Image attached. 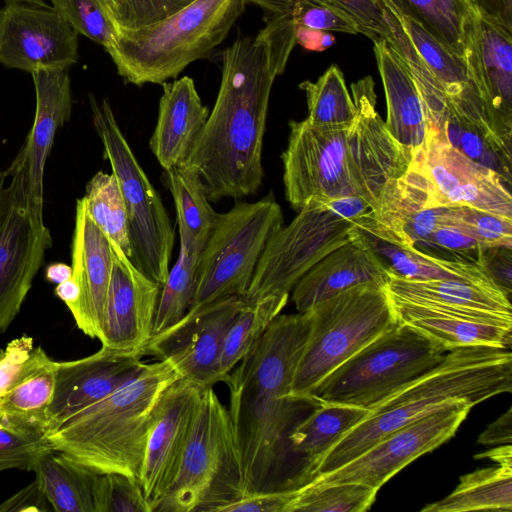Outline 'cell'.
Segmentation results:
<instances>
[{
	"mask_svg": "<svg viewBox=\"0 0 512 512\" xmlns=\"http://www.w3.org/2000/svg\"><path fill=\"white\" fill-rule=\"evenodd\" d=\"M298 488L250 493L221 508L220 512H290Z\"/></svg>",
	"mask_w": 512,
	"mask_h": 512,
	"instance_id": "obj_52",
	"label": "cell"
},
{
	"mask_svg": "<svg viewBox=\"0 0 512 512\" xmlns=\"http://www.w3.org/2000/svg\"><path fill=\"white\" fill-rule=\"evenodd\" d=\"M246 5L245 0H193L153 24L117 30L108 54L127 82L163 84L218 46Z\"/></svg>",
	"mask_w": 512,
	"mask_h": 512,
	"instance_id": "obj_5",
	"label": "cell"
},
{
	"mask_svg": "<svg viewBox=\"0 0 512 512\" xmlns=\"http://www.w3.org/2000/svg\"><path fill=\"white\" fill-rule=\"evenodd\" d=\"M245 303L239 296L220 300L153 336L144 350L170 361L181 378L203 387L219 382L218 367L225 334Z\"/></svg>",
	"mask_w": 512,
	"mask_h": 512,
	"instance_id": "obj_19",
	"label": "cell"
},
{
	"mask_svg": "<svg viewBox=\"0 0 512 512\" xmlns=\"http://www.w3.org/2000/svg\"><path fill=\"white\" fill-rule=\"evenodd\" d=\"M385 289L391 298L512 320L510 297L498 286L445 279L415 281L389 271Z\"/></svg>",
	"mask_w": 512,
	"mask_h": 512,
	"instance_id": "obj_30",
	"label": "cell"
},
{
	"mask_svg": "<svg viewBox=\"0 0 512 512\" xmlns=\"http://www.w3.org/2000/svg\"><path fill=\"white\" fill-rule=\"evenodd\" d=\"M200 251L180 240L178 258L161 287L152 337L177 324L188 312L196 291Z\"/></svg>",
	"mask_w": 512,
	"mask_h": 512,
	"instance_id": "obj_39",
	"label": "cell"
},
{
	"mask_svg": "<svg viewBox=\"0 0 512 512\" xmlns=\"http://www.w3.org/2000/svg\"><path fill=\"white\" fill-rule=\"evenodd\" d=\"M446 208L435 203L427 180L410 164L385 184L372 213L356 225L389 243L438 257L433 236L444 224Z\"/></svg>",
	"mask_w": 512,
	"mask_h": 512,
	"instance_id": "obj_18",
	"label": "cell"
},
{
	"mask_svg": "<svg viewBox=\"0 0 512 512\" xmlns=\"http://www.w3.org/2000/svg\"><path fill=\"white\" fill-rule=\"evenodd\" d=\"M512 440V409L499 416L479 435L478 443L483 445L510 444Z\"/></svg>",
	"mask_w": 512,
	"mask_h": 512,
	"instance_id": "obj_57",
	"label": "cell"
},
{
	"mask_svg": "<svg viewBox=\"0 0 512 512\" xmlns=\"http://www.w3.org/2000/svg\"><path fill=\"white\" fill-rule=\"evenodd\" d=\"M289 300V294L267 296L245 303L231 322L223 341L218 367L219 382L257 345Z\"/></svg>",
	"mask_w": 512,
	"mask_h": 512,
	"instance_id": "obj_37",
	"label": "cell"
},
{
	"mask_svg": "<svg viewBox=\"0 0 512 512\" xmlns=\"http://www.w3.org/2000/svg\"><path fill=\"white\" fill-rule=\"evenodd\" d=\"M378 490L360 483L304 484L290 512H365Z\"/></svg>",
	"mask_w": 512,
	"mask_h": 512,
	"instance_id": "obj_42",
	"label": "cell"
},
{
	"mask_svg": "<svg viewBox=\"0 0 512 512\" xmlns=\"http://www.w3.org/2000/svg\"><path fill=\"white\" fill-rule=\"evenodd\" d=\"M444 223L458 228L478 242L482 249L512 246L510 218L468 206H447Z\"/></svg>",
	"mask_w": 512,
	"mask_h": 512,
	"instance_id": "obj_44",
	"label": "cell"
},
{
	"mask_svg": "<svg viewBox=\"0 0 512 512\" xmlns=\"http://www.w3.org/2000/svg\"><path fill=\"white\" fill-rule=\"evenodd\" d=\"M322 202L336 215L355 224L373 211L371 205L358 196H342Z\"/></svg>",
	"mask_w": 512,
	"mask_h": 512,
	"instance_id": "obj_55",
	"label": "cell"
},
{
	"mask_svg": "<svg viewBox=\"0 0 512 512\" xmlns=\"http://www.w3.org/2000/svg\"><path fill=\"white\" fill-rule=\"evenodd\" d=\"M296 44L311 51H324L335 43L334 36L327 31L297 26L295 29Z\"/></svg>",
	"mask_w": 512,
	"mask_h": 512,
	"instance_id": "obj_58",
	"label": "cell"
},
{
	"mask_svg": "<svg viewBox=\"0 0 512 512\" xmlns=\"http://www.w3.org/2000/svg\"><path fill=\"white\" fill-rule=\"evenodd\" d=\"M471 408L465 401H453L392 431L345 465L308 483H360L379 490L405 466L453 437Z\"/></svg>",
	"mask_w": 512,
	"mask_h": 512,
	"instance_id": "obj_13",
	"label": "cell"
},
{
	"mask_svg": "<svg viewBox=\"0 0 512 512\" xmlns=\"http://www.w3.org/2000/svg\"><path fill=\"white\" fill-rule=\"evenodd\" d=\"M144 363L140 355L105 347L80 359L56 361L54 392L46 413L47 435L112 394L132 379Z\"/></svg>",
	"mask_w": 512,
	"mask_h": 512,
	"instance_id": "obj_22",
	"label": "cell"
},
{
	"mask_svg": "<svg viewBox=\"0 0 512 512\" xmlns=\"http://www.w3.org/2000/svg\"><path fill=\"white\" fill-rule=\"evenodd\" d=\"M371 76L351 85L355 117L347 130V162L355 196L372 209L387 182L403 175L413 153L389 133L376 109L377 95Z\"/></svg>",
	"mask_w": 512,
	"mask_h": 512,
	"instance_id": "obj_16",
	"label": "cell"
},
{
	"mask_svg": "<svg viewBox=\"0 0 512 512\" xmlns=\"http://www.w3.org/2000/svg\"><path fill=\"white\" fill-rule=\"evenodd\" d=\"M283 225L282 209L272 194L218 213L199 253L195 295L182 319L225 298H241L268 240Z\"/></svg>",
	"mask_w": 512,
	"mask_h": 512,
	"instance_id": "obj_9",
	"label": "cell"
},
{
	"mask_svg": "<svg viewBox=\"0 0 512 512\" xmlns=\"http://www.w3.org/2000/svg\"><path fill=\"white\" fill-rule=\"evenodd\" d=\"M479 14L512 32V0H473Z\"/></svg>",
	"mask_w": 512,
	"mask_h": 512,
	"instance_id": "obj_56",
	"label": "cell"
},
{
	"mask_svg": "<svg viewBox=\"0 0 512 512\" xmlns=\"http://www.w3.org/2000/svg\"><path fill=\"white\" fill-rule=\"evenodd\" d=\"M6 3H10V2H38V3H42V2H45L44 0H4Z\"/></svg>",
	"mask_w": 512,
	"mask_h": 512,
	"instance_id": "obj_62",
	"label": "cell"
},
{
	"mask_svg": "<svg viewBox=\"0 0 512 512\" xmlns=\"http://www.w3.org/2000/svg\"><path fill=\"white\" fill-rule=\"evenodd\" d=\"M283 162L286 200L299 210L311 198L355 196L347 162L348 128L321 127L290 120Z\"/></svg>",
	"mask_w": 512,
	"mask_h": 512,
	"instance_id": "obj_14",
	"label": "cell"
},
{
	"mask_svg": "<svg viewBox=\"0 0 512 512\" xmlns=\"http://www.w3.org/2000/svg\"><path fill=\"white\" fill-rule=\"evenodd\" d=\"M465 57L479 11L473 0H382Z\"/></svg>",
	"mask_w": 512,
	"mask_h": 512,
	"instance_id": "obj_33",
	"label": "cell"
},
{
	"mask_svg": "<svg viewBox=\"0 0 512 512\" xmlns=\"http://www.w3.org/2000/svg\"><path fill=\"white\" fill-rule=\"evenodd\" d=\"M512 510V466L497 465L467 473L443 499L429 503L421 512H471Z\"/></svg>",
	"mask_w": 512,
	"mask_h": 512,
	"instance_id": "obj_35",
	"label": "cell"
},
{
	"mask_svg": "<svg viewBox=\"0 0 512 512\" xmlns=\"http://www.w3.org/2000/svg\"><path fill=\"white\" fill-rule=\"evenodd\" d=\"M388 280L389 270L354 231L351 241L327 254L298 280L291 300L303 313L351 287L367 283L385 287Z\"/></svg>",
	"mask_w": 512,
	"mask_h": 512,
	"instance_id": "obj_27",
	"label": "cell"
},
{
	"mask_svg": "<svg viewBox=\"0 0 512 512\" xmlns=\"http://www.w3.org/2000/svg\"><path fill=\"white\" fill-rule=\"evenodd\" d=\"M54 450L47 433L0 423V472L8 469L35 471L41 457Z\"/></svg>",
	"mask_w": 512,
	"mask_h": 512,
	"instance_id": "obj_46",
	"label": "cell"
},
{
	"mask_svg": "<svg viewBox=\"0 0 512 512\" xmlns=\"http://www.w3.org/2000/svg\"><path fill=\"white\" fill-rule=\"evenodd\" d=\"M475 458H489L498 465L512 466V447L510 444H504L496 449L477 454Z\"/></svg>",
	"mask_w": 512,
	"mask_h": 512,
	"instance_id": "obj_61",
	"label": "cell"
},
{
	"mask_svg": "<svg viewBox=\"0 0 512 512\" xmlns=\"http://www.w3.org/2000/svg\"><path fill=\"white\" fill-rule=\"evenodd\" d=\"M92 122L124 199L130 260L161 287L170 270L174 229L160 195L151 184L120 129L106 99L89 96Z\"/></svg>",
	"mask_w": 512,
	"mask_h": 512,
	"instance_id": "obj_10",
	"label": "cell"
},
{
	"mask_svg": "<svg viewBox=\"0 0 512 512\" xmlns=\"http://www.w3.org/2000/svg\"><path fill=\"white\" fill-rule=\"evenodd\" d=\"M369 411L341 403H320L294 427L288 440L291 452L302 468L303 485L311 481L313 471L324 455Z\"/></svg>",
	"mask_w": 512,
	"mask_h": 512,
	"instance_id": "obj_31",
	"label": "cell"
},
{
	"mask_svg": "<svg viewBox=\"0 0 512 512\" xmlns=\"http://www.w3.org/2000/svg\"><path fill=\"white\" fill-rule=\"evenodd\" d=\"M354 231L391 273L402 278L415 281L456 279L497 286L480 258L477 261L439 258L389 243L356 224Z\"/></svg>",
	"mask_w": 512,
	"mask_h": 512,
	"instance_id": "obj_32",
	"label": "cell"
},
{
	"mask_svg": "<svg viewBox=\"0 0 512 512\" xmlns=\"http://www.w3.org/2000/svg\"><path fill=\"white\" fill-rule=\"evenodd\" d=\"M311 328L309 311L279 314L257 345L223 380L228 412L250 493L302 486V468L288 437L320 403L292 394Z\"/></svg>",
	"mask_w": 512,
	"mask_h": 512,
	"instance_id": "obj_1",
	"label": "cell"
},
{
	"mask_svg": "<svg viewBox=\"0 0 512 512\" xmlns=\"http://www.w3.org/2000/svg\"><path fill=\"white\" fill-rule=\"evenodd\" d=\"M172 194L180 240L202 250L217 214L199 175L183 166L164 170Z\"/></svg>",
	"mask_w": 512,
	"mask_h": 512,
	"instance_id": "obj_36",
	"label": "cell"
},
{
	"mask_svg": "<svg viewBox=\"0 0 512 512\" xmlns=\"http://www.w3.org/2000/svg\"><path fill=\"white\" fill-rule=\"evenodd\" d=\"M23 511H53L36 479L0 504V512Z\"/></svg>",
	"mask_w": 512,
	"mask_h": 512,
	"instance_id": "obj_54",
	"label": "cell"
},
{
	"mask_svg": "<svg viewBox=\"0 0 512 512\" xmlns=\"http://www.w3.org/2000/svg\"><path fill=\"white\" fill-rule=\"evenodd\" d=\"M52 237L30 206L22 149L0 170V335L14 321L32 288Z\"/></svg>",
	"mask_w": 512,
	"mask_h": 512,
	"instance_id": "obj_11",
	"label": "cell"
},
{
	"mask_svg": "<svg viewBox=\"0 0 512 512\" xmlns=\"http://www.w3.org/2000/svg\"><path fill=\"white\" fill-rule=\"evenodd\" d=\"M51 358L34 339L22 335L0 349V398Z\"/></svg>",
	"mask_w": 512,
	"mask_h": 512,
	"instance_id": "obj_49",
	"label": "cell"
},
{
	"mask_svg": "<svg viewBox=\"0 0 512 512\" xmlns=\"http://www.w3.org/2000/svg\"><path fill=\"white\" fill-rule=\"evenodd\" d=\"M248 494L228 408L205 387L178 473L153 512H220Z\"/></svg>",
	"mask_w": 512,
	"mask_h": 512,
	"instance_id": "obj_6",
	"label": "cell"
},
{
	"mask_svg": "<svg viewBox=\"0 0 512 512\" xmlns=\"http://www.w3.org/2000/svg\"><path fill=\"white\" fill-rule=\"evenodd\" d=\"M56 361L50 359L0 398V423L44 431L55 385Z\"/></svg>",
	"mask_w": 512,
	"mask_h": 512,
	"instance_id": "obj_38",
	"label": "cell"
},
{
	"mask_svg": "<svg viewBox=\"0 0 512 512\" xmlns=\"http://www.w3.org/2000/svg\"><path fill=\"white\" fill-rule=\"evenodd\" d=\"M156 126L149 146L157 161L167 170L182 166L209 115L194 80L183 76L162 84Z\"/></svg>",
	"mask_w": 512,
	"mask_h": 512,
	"instance_id": "obj_28",
	"label": "cell"
},
{
	"mask_svg": "<svg viewBox=\"0 0 512 512\" xmlns=\"http://www.w3.org/2000/svg\"><path fill=\"white\" fill-rule=\"evenodd\" d=\"M307 121L315 126L348 128L355 117V105L347 89L343 72L331 65L316 82L304 81Z\"/></svg>",
	"mask_w": 512,
	"mask_h": 512,
	"instance_id": "obj_40",
	"label": "cell"
},
{
	"mask_svg": "<svg viewBox=\"0 0 512 512\" xmlns=\"http://www.w3.org/2000/svg\"><path fill=\"white\" fill-rule=\"evenodd\" d=\"M276 75L255 37L236 39L222 53L212 111L183 167L201 178L208 199H241L262 186L263 139Z\"/></svg>",
	"mask_w": 512,
	"mask_h": 512,
	"instance_id": "obj_2",
	"label": "cell"
},
{
	"mask_svg": "<svg viewBox=\"0 0 512 512\" xmlns=\"http://www.w3.org/2000/svg\"><path fill=\"white\" fill-rule=\"evenodd\" d=\"M116 29H135L160 21L193 0H100Z\"/></svg>",
	"mask_w": 512,
	"mask_h": 512,
	"instance_id": "obj_50",
	"label": "cell"
},
{
	"mask_svg": "<svg viewBox=\"0 0 512 512\" xmlns=\"http://www.w3.org/2000/svg\"><path fill=\"white\" fill-rule=\"evenodd\" d=\"M35 94V117L21 147L27 168V194L31 208L43 216V176L47 158L59 127L71 116V80L68 69L31 73Z\"/></svg>",
	"mask_w": 512,
	"mask_h": 512,
	"instance_id": "obj_25",
	"label": "cell"
},
{
	"mask_svg": "<svg viewBox=\"0 0 512 512\" xmlns=\"http://www.w3.org/2000/svg\"><path fill=\"white\" fill-rule=\"evenodd\" d=\"M95 512H153L139 479L120 473L97 474Z\"/></svg>",
	"mask_w": 512,
	"mask_h": 512,
	"instance_id": "obj_48",
	"label": "cell"
},
{
	"mask_svg": "<svg viewBox=\"0 0 512 512\" xmlns=\"http://www.w3.org/2000/svg\"><path fill=\"white\" fill-rule=\"evenodd\" d=\"M411 165L425 177L439 206H468L512 219L510 185L452 147L441 131L426 126Z\"/></svg>",
	"mask_w": 512,
	"mask_h": 512,
	"instance_id": "obj_15",
	"label": "cell"
},
{
	"mask_svg": "<svg viewBox=\"0 0 512 512\" xmlns=\"http://www.w3.org/2000/svg\"><path fill=\"white\" fill-rule=\"evenodd\" d=\"M439 131L460 153L476 163L494 170L509 185L511 184V159L496 149L478 130L464 124L448 112Z\"/></svg>",
	"mask_w": 512,
	"mask_h": 512,
	"instance_id": "obj_45",
	"label": "cell"
},
{
	"mask_svg": "<svg viewBox=\"0 0 512 512\" xmlns=\"http://www.w3.org/2000/svg\"><path fill=\"white\" fill-rule=\"evenodd\" d=\"M82 199L92 221L130 258L127 211L114 174L98 171L87 183Z\"/></svg>",
	"mask_w": 512,
	"mask_h": 512,
	"instance_id": "obj_41",
	"label": "cell"
},
{
	"mask_svg": "<svg viewBox=\"0 0 512 512\" xmlns=\"http://www.w3.org/2000/svg\"><path fill=\"white\" fill-rule=\"evenodd\" d=\"M111 243L113 269L98 340L102 347L143 357L152 337L161 286Z\"/></svg>",
	"mask_w": 512,
	"mask_h": 512,
	"instance_id": "obj_21",
	"label": "cell"
},
{
	"mask_svg": "<svg viewBox=\"0 0 512 512\" xmlns=\"http://www.w3.org/2000/svg\"><path fill=\"white\" fill-rule=\"evenodd\" d=\"M293 220L268 240L245 294L244 303L290 294L298 280L327 254L354 238L355 223L309 199Z\"/></svg>",
	"mask_w": 512,
	"mask_h": 512,
	"instance_id": "obj_12",
	"label": "cell"
},
{
	"mask_svg": "<svg viewBox=\"0 0 512 512\" xmlns=\"http://www.w3.org/2000/svg\"><path fill=\"white\" fill-rule=\"evenodd\" d=\"M52 6L81 35L103 46L114 45L117 29L100 0H50Z\"/></svg>",
	"mask_w": 512,
	"mask_h": 512,
	"instance_id": "obj_47",
	"label": "cell"
},
{
	"mask_svg": "<svg viewBox=\"0 0 512 512\" xmlns=\"http://www.w3.org/2000/svg\"><path fill=\"white\" fill-rule=\"evenodd\" d=\"M34 472L53 511L95 512L97 473L55 450L41 457Z\"/></svg>",
	"mask_w": 512,
	"mask_h": 512,
	"instance_id": "obj_34",
	"label": "cell"
},
{
	"mask_svg": "<svg viewBox=\"0 0 512 512\" xmlns=\"http://www.w3.org/2000/svg\"><path fill=\"white\" fill-rule=\"evenodd\" d=\"M204 388L179 378L164 390L156 405L139 475L153 511L178 473Z\"/></svg>",
	"mask_w": 512,
	"mask_h": 512,
	"instance_id": "obj_20",
	"label": "cell"
},
{
	"mask_svg": "<svg viewBox=\"0 0 512 512\" xmlns=\"http://www.w3.org/2000/svg\"><path fill=\"white\" fill-rule=\"evenodd\" d=\"M357 25L359 33L372 41L392 39V29L382 0H328Z\"/></svg>",
	"mask_w": 512,
	"mask_h": 512,
	"instance_id": "obj_51",
	"label": "cell"
},
{
	"mask_svg": "<svg viewBox=\"0 0 512 512\" xmlns=\"http://www.w3.org/2000/svg\"><path fill=\"white\" fill-rule=\"evenodd\" d=\"M391 300L398 323L417 330L445 352L476 345L511 348L510 319Z\"/></svg>",
	"mask_w": 512,
	"mask_h": 512,
	"instance_id": "obj_26",
	"label": "cell"
},
{
	"mask_svg": "<svg viewBox=\"0 0 512 512\" xmlns=\"http://www.w3.org/2000/svg\"><path fill=\"white\" fill-rule=\"evenodd\" d=\"M179 378L166 359L145 362L128 382L49 434L53 449L97 474L139 479L156 405Z\"/></svg>",
	"mask_w": 512,
	"mask_h": 512,
	"instance_id": "obj_4",
	"label": "cell"
},
{
	"mask_svg": "<svg viewBox=\"0 0 512 512\" xmlns=\"http://www.w3.org/2000/svg\"><path fill=\"white\" fill-rule=\"evenodd\" d=\"M264 11L291 18L296 27L304 26L327 32L359 34L356 23L328 0H245Z\"/></svg>",
	"mask_w": 512,
	"mask_h": 512,
	"instance_id": "obj_43",
	"label": "cell"
},
{
	"mask_svg": "<svg viewBox=\"0 0 512 512\" xmlns=\"http://www.w3.org/2000/svg\"><path fill=\"white\" fill-rule=\"evenodd\" d=\"M373 47L386 98V128L399 144L413 153L426 136L424 107L418 89L405 61L391 43L373 41Z\"/></svg>",
	"mask_w": 512,
	"mask_h": 512,
	"instance_id": "obj_29",
	"label": "cell"
},
{
	"mask_svg": "<svg viewBox=\"0 0 512 512\" xmlns=\"http://www.w3.org/2000/svg\"><path fill=\"white\" fill-rule=\"evenodd\" d=\"M311 328L292 394H309L328 374L398 324L385 287L367 283L344 290L308 310Z\"/></svg>",
	"mask_w": 512,
	"mask_h": 512,
	"instance_id": "obj_7",
	"label": "cell"
},
{
	"mask_svg": "<svg viewBox=\"0 0 512 512\" xmlns=\"http://www.w3.org/2000/svg\"><path fill=\"white\" fill-rule=\"evenodd\" d=\"M465 58L493 130L511 147L512 32L479 14Z\"/></svg>",
	"mask_w": 512,
	"mask_h": 512,
	"instance_id": "obj_24",
	"label": "cell"
},
{
	"mask_svg": "<svg viewBox=\"0 0 512 512\" xmlns=\"http://www.w3.org/2000/svg\"><path fill=\"white\" fill-rule=\"evenodd\" d=\"M78 33L46 2H10L0 10V63L29 73L78 62Z\"/></svg>",
	"mask_w": 512,
	"mask_h": 512,
	"instance_id": "obj_17",
	"label": "cell"
},
{
	"mask_svg": "<svg viewBox=\"0 0 512 512\" xmlns=\"http://www.w3.org/2000/svg\"><path fill=\"white\" fill-rule=\"evenodd\" d=\"M511 390L510 349L476 345L447 351L435 368L370 410L324 455L311 480L345 465L392 431L453 401H465L473 407Z\"/></svg>",
	"mask_w": 512,
	"mask_h": 512,
	"instance_id": "obj_3",
	"label": "cell"
},
{
	"mask_svg": "<svg viewBox=\"0 0 512 512\" xmlns=\"http://www.w3.org/2000/svg\"><path fill=\"white\" fill-rule=\"evenodd\" d=\"M72 277L79 297L68 307L85 335L99 338L113 269L111 240L92 221L82 198L77 200L72 239Z\"/></svg>",
	"mask_w": 512,
	"mask_h": 512,
	"instance_id": "obj_23",
	"label": "cell"
},
{
	"mask_svg": "<svg viewBox=\"0 0 512 512\" xmlns=\"http://www.w3.org/2000/svg\"><path fill=\"white\" fill-rule=\"evenodd\" d=\"M72 267L65 263H52L45 269V278L53 284H60L72 277Z\"/></svg>",
	"mask_w": 512,
	"mask_h": 512,
	"instance_id": "obj_60",
	"label": "cell"
},
{
	"mask_svg": "<svg viewBox=\"0 0 512 512\" xmlns=\"http://www.w3.org/2000/svg\"><path fill=\"white\" fill-rule=\"evenodd\" d=\"M479 258L494 283L510 297L512 292L511 248L489 247L481 249Z\"/></svg>",
	"mask_w": 512,
	"mask_h": 512,
	"instance_id": "obj_53",
	"label": "cell"
},
{
	"mask_svg": "<svg viewBox=\"0 0 512 512\" xmlns=\"http://www.w3.org/2000/svg\"><path fill=\"white\" fill-rule=\"evenodd\" d=\"M55 295L62 300L67 307H70L79 297V287L73 277L57 284L54 290Z\"/></svg>",
	"mask_w": 512,
	"mask_h": 512,
	"instance_id": "obj_59",
	"label": "cell"
},
{
	"mask_svg": "<svg viewBox=\"0 0 512 512\" xmlns=\"http://www.w3.org/2000/svg\"><path fill=\"white\" fill-rule=\"evenodd\" d=\"M446 352L417 330L398 323L328 374L309 396L372 410L435 368Z\"/></svg>",
	"mask_w": 512,
	"mask_h": 512,
	"instance_id": "obj_8",
	"label": "cell"
}]
</instances>
